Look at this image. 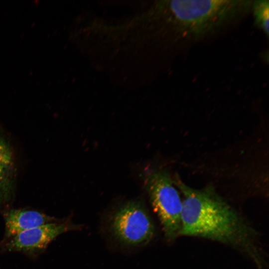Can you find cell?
Masks as SVG:
<instances>
[{"label": "cell", "instance_id": "obj_5", "mask_svg": "<svg viewBox=\"0 0 269 269\" xmlns=\"http://www.w3.org/2000/svg\"><path fill=\"white\" fill-rule=\"evenodd\" d=\"M81 228L70 221L51 222L24 231L11 238L8 244L9 250L35 252L45 249L60 235Z\"/></svg>", "mask_w": 269, "mask_h": 269}, {"label": "cell", "instance_id": "obj_8", "mask_svg": "<svg viewBox=\"0 0 269 269\" xmlns=\"http://www.w3.org/2000/svg\"><path fill=\"white\" fill-rule=\"evenodd\" d=\"M11 155L8 148L0 140V175L9 164Z\"/></svg>", "mask_w": 269, "mask_h": 269}, {"label": "cell", "instance_id": "obj_1", "mask_svg": "<svg viewBox=\"0 0 269 269\" xmlns=\"http://www.w3.org/2000/svg\"><path fill=\"white\" fill-rule=\"evenodd\" d=\"M252 1L157 0L144 13L153 40L194 42L214 34L247 14Z\"/></svg>", "mask_w": 269, "mask_h": 269}, {"label": "cell", "instance_id": "obj_4", "mask_svg": "<svg viewBox=\"0 0 269 269\" xmlns=\"http://www.w3.org/2000/svg\"><path fill=\"white\" fill-rule=\"evenodd\" d=\"M110 230L118 242L126 246L146 245L153 238L155 226L144 206L129 201L119 207L110 221Z\"/></svg>", "mask_w": 269, "mask_h": 269}, {"label": "cell", "instance_id": "obj_7", "mask_svg": "<svg viewBox=\"0 0 269 269\" xmlns=\"http://www.w3.org/2000/svg\"><path fill=\"white\" fill-rule=\"evenodd\" d=\"M251 10L253 11L255 24L268 37L269 0H253Z\"/></svg>", "mask_w": 269, "mask_h": 269}, {"label": "cell", "instance_id": "obj_3", "mask_svg": "<svg viewBox=\"0 0 269 269\" xmlns=\"http://www.w3.org/2000/svg\"><path fill=\"white\" fill-rule=\"evenodd\" d=\"M146 188L165 239L174 241L180 235L182 199L173 180L165 171H154L146 178Z\"/></svg>", "mask_w": 269, "mask_h": 269}, {"label": "cell", "instance_id": "obj_2", "mask_svg": "<svg viewBox=\"0 0 269 269\" xmlns=\"http://www.w3.org/2000/svg\"><path fill=\"white\" fill-rule=\"evenodd\" d=\"M183 195L180 235L223 243L247 254L259 267L264 263L256 243L257 233L212 188H191L176 177Z\"/></svg>", "mask_w": 269, "mask_h": 269}, {"label": "cell", "instance_id": "obj_6", "mask_svg": "<svg viewBox=\"0 0 269 269\" xmlns=\"http://www.w3.org/2000/svg\"><path fill=\"white\" fill-rule=\"evenodd\" d=\"M6 236L13 238L24 231L53 222L55 219L34 210H11L4 215Z\"/></svg>", "mask_w": 269, "mask_h": 269}]
</instances>
